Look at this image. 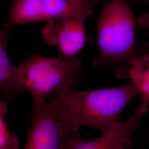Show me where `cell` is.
I'll return each mask as SVG.
<instances>
[{"instance_id": "obj_1", "label": "cell", "mask_w": 149, "mask_h": 149, "mask_svg": "<svg viewBox=\"0 0 149 149\" xmlns=\"http://www.w3.org/2000/svg\"><path fill=\"white\" fill-rule=\"evenodd\" d=\"M138 93L132 83L94 90L61 89L56 94L61 103L59 121L64 128L72 132L89 127L102 134L119 122L124 109Z\"/></svg>"}, {"instance_id": "obj_2", "label": "cell", "mask_w": 149, "mask_h": 149, "mask_svg": "<svg viewBox=\"0 0 149 149\" xmlns=\"http://www.w3.org/2000/svg\"><path fill=\"white\" fill-rule=\"evenodd\" d=\"M100 54L92 64L97 68H124L139 50L131 7L123 0L106 2L97 22Z\"/></svg>"}, {"instance_id": "obj_3", "label": "cell", "mask_w": 149, "mask_h": 149, "mask_svg": "<svg viewBox=\"0 0 149 149\" xmlns=\"http://www.w3.org/2000/svg\"><path fill=\"white\" fill-rule=\"evenodd\" d=\"M26 89L32 95L34 108L45 104L63 88L73 90L84 70L81 59L44 57L34 54L19 65Z\"/></svg>"}, {"instance_id": "obj_4", "label": "cell", "mask_w": 149, "mask_h": 149, "mask_svg": "<svg viewBox=\"0 0 149 149\" xmlns=\"http://www.w3.org/2000/svg\"><path fill=\"white\" fill-rule=\"evenodd\" d=\"M61 103L57 96L34 108L27 143L24 149H74L84 141L79 132L64 128L60 122Z\"/></svg>"}, {"instance_id": "obj_5", "label": "cell", "mask_w": 149, "mask_h": 149, "mask_svg": "<svg viewBox=\"0 0 149 149\" xmlns=\"http://www.w3.org/2000/svg\"><path fill=\"white\" fill-rule=\"evenodd\" d=\"M101 0H15L2 28L28 23L56 20L75 14L88 17Z\"/></svg>"}, {"instance_id": "obj_6", "label": "cell", "mask_w": 149, "mask_h": 149, "mask_svg": "<svg viewBox=\"0 0 149 149\" xmlns=\"http://www.w3.org/2000/svg\"><path fill=\"white\" fill-rule=\"evenodd\" d=\"M86 18L82 14H75L48 21L42 31L43 39L48 45L58 47L64 56L74 57L87 40Z\"/></svg>"}, {"instance_id": "obj_7", "label": "cell", "mask_w": 149, "mask_h": 149, "mask_svg": "<svg viewBox=\"0 0 149 149\" xmlns=\"http://www.w3.org/2000/svg\"><path fill=\"white\" fill-rule=\"evenodd\" d=\"M148 111V104L143 103L128 120L118 122L100 138L83 141L74 149H115L120 145L129 146L132 144V138L138 130L143 118Z\"/></svg>"}, {"instance_id": "obj_8", "label": "cell", "mask_w": 149, "mask_h": 149, "mask_svg": "<svg viewBox=\"0 0 149 149\" xmlns=\"http://www.w3.org/2000/svg\"><path fill=\"white\" fill-rule=\"evenodd\" d=\"M10 29L0 31V90L3 100L10 104L16 96L26 89L19 65L15 66L10 61L7 53V42Z\"/></svg>"}, {"instance_id": "obj_9", "label": "cell", "mask_w": 149, "mask_h": 149, "mask_svg": "<svg viewBox=\"0 0 149 149\" xmlns=\"http://www.w3.org/2000/svg\"><path fill=\"white\" fill-rule=\"evenodd\" d=\"M119 79H129L139 93L142 102L149 104V44L140 48L138 53L129 61L125 66L115 70Z\"/></svg>"}, {"instance_id": "obj_10", "label": "cell", "mask_w": 149, "mask_h": 149, "mask_svg": "<svg viewBox=\"0 0 149 149\" xmlns=\"http://www.w3.org/2000/svg\"><path fill=\"white\" fill-rule=\"evenodd\" d=\"M8 104L0 100V149H18L19 140L15 132L8 129L5 117L8 111Z\"/></svg>"}, {"instance_id": "obj_11", "label": "cell", "mask_w": 149, "mask_h": 149, "mask_svg": "<svg viewBox=\"0 0 149 149\" xmlns=\"http://www.w3.org/2000/svg\"><path fill=\"white\" fill-rule=\"evenodd\" d=\"M138 23L146 28L149 33V13H146L140 16L139 19Z\"/></svg>"}, {"instance_id": "obj_12", "label": "cell", "mask_w": 149, "mask_h": 149, "mask_svg": "<svg viewBox=\"0 0 149 149\" xmlns=\"http://www.w3.org/2000/svg\"><path fill=\"white\" fill-rule=\"evenodd\" d=\"M127 146H126L125 145H120V146H118L117 147V148H116L115 149H128L127 148Z\"/></svg>"}, {"instance_id": "obj_13", "label": "cell", "mask_w": 149, "mask_h": 149, "mask_svg": "<svg viewBox=\"0 0 149 149\" xmlns=\"http://www.w3.org/2000/svg\"><path fill=\"white\" fill-rule=\"evenodd\" d=\"M136 1H143V2H148V3H149V0H136Z\"/></svg>"}]
</instances>
